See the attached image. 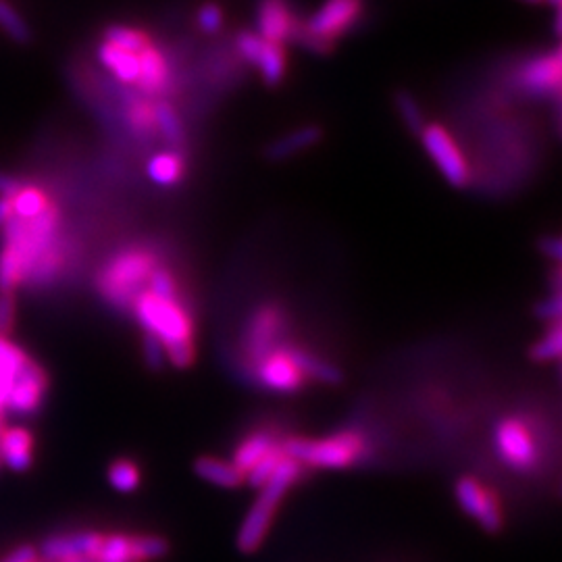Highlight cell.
Returning a JSON list of instances; mask_svg holds the SVG:
<instances>
[{"label": "cell", "mask_w": 562, "mask_h": 562, "mask_svg": "<svg viewBox=\"0 0 562 562\" xmlns=\"http://www.w3.org/2000/svg\"><path fill=\"white\" fill-rule=\"evenodd\" d=\"M560 342H562L560 321L550 323V329L546 331V334L533 344L531 359L535 363H554L560 356Z\"/></svg>", "instance_id": "obj_32"}, {"label": "cell", "mask_w": 562, "mask_h": 562, "mask_svg": "<svg viewBox=\"0 0 562 562\" xmlns=\"http://www.w3.org/2000/svg\"><path fill=\"white\" fill-rule=\"evenodd\" d=\"M223 21H225L223 9L217 3H204L196 13L198 30L204 32V34H209V36L217 34L223 28Z\"/></svg>", "instance_id": "obj_35"}, {"label": "cell", "mask_w": 562, "mask_h": 562, "mask_svg": "<svg viewBox=\"0 0 562 562\" xmlns=\"http://www.w3.org/2000/svg\"><path fill=\"white\" fill-rule=\"evenodd\" d=\"M13 217V202L11 198H0V229H3Z\"/></svg>", "instance_id": "obj_42"}, {"label": "cell", "mask_w": 562, "mask_h": 562, "mask_svg": "<svg viewBox=\"0 0 562 562\" xmlns=\"http://www.w3.org/2000/svg\"><path fill=\"white\" fill-rule=\"evenodd\" d=\"M560 75H562V59L560 50H552L548 55L535 57L519 71L521 88L538 98L558 96L560 92Z\"/></svg>", "instance_id": "obj_14"}, {"label": "cell", "mask_w": 562, "mask_h": 562, "mask_svg": "<svg viewBox=\"0 0 562 562\" xmlns=\"http://www.w3.org/2000/svg\"><path fill=\"white\" fill-rule=\"evenodd\" d=\"M132 311L148 336H155L167 352V363L186 369L194 363V319L180 294L159 296L142 290L132 302Z\"/></svg>", "instance_id": "obj_2"}, {"label": "cell", "mask_w": 562, "mask_h": 562, "mask_svg": "<svg viewBox=\"0 0 562 562\" xmlns=\"http://www.w3.org/2000/svg\"><path fill=\"white\" fill-rule=\"evenodd\" d=\"M523 3H527V5H542V3H546V0H523Z\"/></svg>", "instance_id": "obj_44"}, {"label": "cell", "mask_w": 562, "mask_h": 562, "mask_svg": "<svg viewBox=\"0 0 562 562\" xmlns=\"http://www.w3.org/2000/svg\"><path fill=\"white\" fill-rule=\"evenodd\" d=\"M546 3H550L554 9H560V0H546Z\"/></svg>", "instance_id": "obj_45"}, {"label": "cell", "mask_w": 562, "mask_h": 562, "mask_svg": "<svg viewBox=\"0 0 562 562\" xmlns=\"http://www.w3.org/2000/svg\"><path fill=\"white\" fill-rule=\"evenodd\" d=\"M109 483L121 494H132L140 488L142 473L134 461H127V458H119V461L111 463L109 471Z\"/></svg>", "instance_id": "obj_30"}, {"label": "cell", "mask_w": 562, "mask_h": 562, "mask_svg": "<svg viewBox=\"0 0 562 562\" xmlns=\"http://www.w3.org/2000/svg\"><path fill=\"white\" fill-rule=\"evenodd\" d=\"M281 450V442H277L267 431H252L238 444L234 452V465L244 473V477L257 467L261 461L273 452Z\"/></svg>", "instance_id": "obj_20"}, {"label": "cell", "mask_w": 562, "mask_h": 562, "mask_svg": "<svg viewBox=\"0 0 562 562\" xmlns=\"http://www.w3.org/2000/svg\"><path fill=\"white\" fill-rule=\"evenodd\" d=\"M194 473L202 481L217 485V488H223V490H236V488H240V485L246 483L244 473L234 463L221 461V458H217V456L196 458Z\"/></svg>", "instance_id": "obj_21"}, {"label": "cell", "mask_w": 562, "mask_h": 562, "mask_svg": "<svg viewBox=\"0 0 562 562\" xmlns=\"http://www.w3.org/2000/svg\"><path fill=\"white\" fill-rule=\"evenodd\" d=\"M323 138V130L319 125H304L300 130H294L286 136H281L267 148V157L273 161H284L300 152L317 146Z\"/></svg>", "instance_id": "obj_24"}, {"label": "cell", "mask_w": 562, "mask_h": 562, "mask_svg": "<svg viewBox=\"0 0 562 562\" xmlns=\"http://www.w3.org/2000/svg\"><path fill=\"white\" fill-rule=\"evenodd\" d=\"M290 352H292V361L296 363V367L302 371L306 379H315L319 383H327V386H336V383L342 381L340 367L321 359L319 354L302 346H290Z\"/></svg>", "instance_id": "obj_25"}, {"label": "cell", "mask_w": 562, "mask_h": 562, "mask_svg": "<svg viewBox=\"0 0 562 562\" xmlns=\"http://www.w3.org/2000/svg\"><path fill=\"white\" fill-rule=\"evenodd\" d=\"M140 61V75H138V90L142 94L155 96L161 94L169 84V65L161 50L155 44H148L138 53Z\"/></svg>", "instance_id": "obj_19"}, {"label": "cell", "mask_w": 562, "mask_h": 562, "mask_svg": "<svg viewBox=\"0 0 562 562\" xmlns=\"http://www.w3.org/2000/svg\"><path fill=\"white\" fill-rule=\"evenodd\" d=\"M102 538H105V535L96 533V531L59 533V535H53V538L44 540V544L40 548V556L48 562H57L67 556H90L96 560Z\"/></svg>", "instance_id": "obj_16"}, {"label": "cell", "mask_w": 562, "mask_h": 562, "mask_svg": "<svg viewBox=\"0 0 562 562\" xmlns=\"http://www.w3.org/2000/svg\"><path fill=\"white\" fill-rule=\"evenodd\" d=\"M542 250L546 252V257L558 261V259H560V240H558L556 236L544 238V240H542Z\"/></svg>", "instance_id": "obj_41"}, {"label": "cell", "mask_w": 562, "mask_h": 562, "mask_svg": "<svg viewBox=\"0 0 562 562\" xmlns=\"http://www.w3.org/2000/svg\"><path fill=\"white\" fill-rule=\"evenodd\" d=\"M535 315L546 321L548 325L560 321V294L554 292L550 298L538 302V306H535Z\"/></svg>", "instance_id": "obj_38"}, {"label": "cell", "mask_w": 562, "mask_h": 562, "mask_svg": "<svg viewBox=\"0 0 562 562\" xmlns=\"http://www.w3.org/2000/svg\"><path fill=\"white\" fill-rule=\"evenodd\" d=\"M281 452L302 467L346 469L367 458L369 442L361 431L344 429L323 438H288L281 442Z\"/></svg>", "instance_id": "obj_4"}, {"label": "cell", "mask_w": 562, "mask_h": 562, "mask_svg": "<svg viewBox=\"0 0 562 562\" xmlns=\"http://www.w3.org/2000/svg\"><path fill=\"white\" fill-rule=\"evenodd\" d=\"M98 61L109 73H113L115 80H119L121 84H127V86L138 84L140 61H138L136 53H127V50H121V48H115L111 44L102 42L98 46Z\"/></svg>", "instance_id": "obj_23"}, {"label": "cell", "mask_w": 562, "mask_h": 562, "mask_svg": "<svg viewBox=\"0 0 562 562\" xmlns=\"http://www.w3.org/2000/svg\"><path fill=\"white\" fill-rule=\"evenodd\" d=\"M0 465H3V463H0Z\"/></svg>", "instance_id": "obj_46"}, {"label": "cell", "mask_w": 562, "mask_h": 562, "mask_svg": "<svg viewBox=\"0 0 562 562\" xmlns=\"http://www.w3.org/2000/svg\"><path fill=\"white\" fill-rule=\"evenodd\" d=\"M169 554V542L161 535H105L96 562H152Z\"/></svg>", "instance_id": "obj_11"}, {"label": "cell", "mask_w": 562, "mask_h": 562, "mask_svg": "<svg viewBox=\"0 0 562 562\" xmlns=\"http://www.w3.org/2000/svg\"><path fill=\"white\" fill-rule=\"evenodd\" d=\"M30 356L23 352L15 342L9 340V336H0V433L7 427L5 423V404L9 398V392L15 383V377L19 375L21 367L28 363Z\"/></svg>", "instance_id": "obj_18"}, {"label": "cell", "mask_w": 562, "mask_h": 562, "mask_svg": "<svg viewBox=\"0 0 562 562\" xmlns=\"http://www.w3.org/2000/svg\"><path fill=\"white\" fill-rule=\"evenodd\" d=\"M286 331V315L275 304H265L248 317L244 329V356L248 365L257 363L265 354L281 346Z\"/></svg>", "instance_id": "obj_9"}, {"label": "cell", "mask_w": 562, "mask_h": 562, "mask_svg": "<svg viewBox=\"0 0 562 562\" xmlns=\"http://www.w3.org/2000/svg\"><path fill=\"white\" fill-rule=\"evenodd\" d=\"M21 188L23 184L17 180V177L0 173V198H13Z\"/></svg>", "instance_id": "obj_40"}, {"label": "cell", "mask_w": 562, "mask_h": 562, "mask_svg": "<svg viewBox=\"0 0 562 562\" xmlns=\"http://www.w3.org/2000/svg\"><path fill=\"white\" fill-rule=\"evenodd\" d=\"M152 119H155V130L167 140L171 146L184 144V127L180 115L169 105V102H157L152 105Z\"/></svg>", "instance_id": "obj_28"}, {"label": "cell", "mask_w": 562, "mask_h": 562, "mask_svg": "<svg viewBox=\"0 0 562 562\" xmlns=\"http://www.w3.org/2000/svg\"><path fill=\"white\" fill-rule=\"evenodd\" d=\"M296 15L288 0H259L257 5V34L265 42L284 44L294 40L298 30Z\"/></svg>", "instance_id": "obj_15"}, {"label": "cell", "mask_w": 562, "mask_h": 562, "mask_svg": "<svg viewBox=\"0 0 562 562\" xmlns=\"http://www.w3.org/2000/svg\"><path fill=\"white\" fill-rule=\"evenodd\" d=\"M142 350H144V361L150 369H163L167 363V352L165 346L155 338V336H148L144 334V342H142Z\"/></svg>", "instance_id": "obj_36"}, {"label": "cell", "mask_w": 562, "mask_h": 562, "mask_svg": "<svg viewBox=\"0 0 562 562\" xmlns=\"http://www.w3.org/2000/svg\"><path fill=\"white\" fill-rule=\"evenodd\" d=\"M494 446L500 461L515 471H531L540 461V448L529 425L517 417H506L494 427Z\"/></svg>", "instance_id": "obj_8"}, {"label": "cell", "mask_w": 562, "mask_h": 562, "mask_svg": "<svg viewBox=\"0 0 562 562\" xmlns=\"http://www.w3.org/2000/svg\"><path fill=\"white\" fill-rule=\"evenodd\" d=\"M0 463L15 473H25L34 463V436L28 427H5L0 433Z\"/></svg>", "instance_id": "obj_17"}, {"label": "cell", "mask_w": 562, "mask_h": 562, "mask_svg": "<svg viewBox=\"0 0 562 562\" xmlns=\"http://www.w3.org/2000/svg\"><path fill=\"white\" fill-rule=\"evenodd\" d=\"M421 144L433 165L438 167L440 175L452 188H467L471 182V167L458 148L454 136L440 123H427L421 134Z\"/></svg>", "instance_id": "obj_7"}, {"label": "cell", "mask_w": 562, "mask_h": 562, "mask_svg": "<svg viewBox=\"0 0 562 562\" xmlns=\"http://www.w3.org/2000/svg\"><path fill=\"white\" fill-rule=\"evenodd\" d=\"M250 373L261 388L277 394L298 392L306 381L302 371L292 361L290 346L284 344L265 354L257 363H252Z\"/></svg>", "instance_id": "obj_12"}, {"label": "cell", "mask_w": 562, "mask_h": 562, "mask_svg": "<svg viewBox=\"0 0 562 562\" xmlns=\"http://www.w3.org/2000/svg\"><path fill=\"white\" fill-rule=\"evenodd\" d=\"M0 30L19 44H25L32 38L30 25L25 23V19L17 13L11 3H7V0H0Z\"/></svg>", "instance_id": "obj_31"}, {"label": "cell", "mask_w": 562, "mask_h": 562, "mask_svg": "<svg viewBox=\"0 0 562 562\" xmlns=\"http://www.w3.org/2000/svg\"><path fill=\"white\" fill-rule=\"evenodd\" d=\"M157 267V257L150 250L123 248L102 267L96 286L117 309H132V302L146 290L148 279Z\"/></svg>", "instance_id": "obj_5"}, {"label": "cell", "mask_w": 562, "mask_h": 562, "mask_svg": "<svg viewBox=\"0 0 562 562\" xmlns=\"http://www.w3.org/2000/svg\"><path fill=\"white\" fill-rule=\"evenodd\" d=\"M102 42L111 44L115 48H121V50H127V53H136V55L148 44H152L150 38L146 36V32H142L138 28H127V25H109L105 34H102Z\"/></svg>", "instance_id": "obj_29"}, {"label": "cell", "mask_w": 562, "mask_h": 562, "mask_svg": "<svg viewBox=\"0 0 562 562\" xmlns=\"http://www.w3.org/2000/svg\"><path fill=\"white\" fill-rule=\"evenodd\" d=\"M259 69L261 78L267 86L275 88L286 78V69H288V55L284 44H273V42H265L261 59L254 65Z\"/></svg>", "instance_id": "obj_26"}, {"label": "cell", "mask_w": 562, "mask_h": 562, "mask_svg": "<svg viewBox=\"0 0 562 562\" xmlns=\"http://www.w3.org/2000/svg\"><path fill=\"white\" fill-rule=\"evenodd\" d=\"M302 471H304V467L300 463L292 461V458H288V456L281 458V463L277 465L275 473L259 490L257 500L252 502L246 519L240 525L236 546L242 554H252L263 546L281 500L286 498L288 490L300 479Z\"/></svg>", "instance_id": "obj_3"}, {"label": "cell", "mask_w": 562, "mask_h": 562, "mask_svg": "<svg viewBox=\"0 0 562 562\" xmlns=\"http://www.w3.org/2000/svg\"><path fill=\"white\" fill-rule=\"evenodd\" d=\"M40 558L38 550L32 546H19L13 552H9L0 562H36Z\"/></svg>", "instance_id": "obj_39"}, {"label": "cell", "mask_w": 562, "mask_h": 562, "mask_svg": "<svg viewBox=\"0 0 562 562\" xmlns=\"http://www.w3.org/2000/svg\"><path fill=\"white\" fill-rule=\"evenodd\" d=\"M454 496L463 513L469 515L483 531L498 533L504 527V513L498 496L475 477H461L454 483Z\"/></svg>", "instance_id": "obj_10"}, {"label": "cell", "mask_w": 562, "mask_h": 562, "mask_svg": "<svg viewBox=\"0 0 562 562\" xmlns=\"http://www.w3.org/2000/svg\"><path fill=\"white\" fill-rule=\"evenodd\" d=\"M394 100H396V109H398V113H400L402 121L406 123L408 130L415 132V134H421V130L427 125V121H425L423 109L417 102V98L413 94H408V92H398Z\"/></svg>", "instance_id": "obj_33"}, {"label": "cell", "mask_w": 562, "mask_h": 562, "mask_svg": "<svg viewBox=\"0 0 562 562\" xmlns=\"http://www.w3.org/2000/svg\"><path fill=\"white\" fill-rule=\"evenodd\" d=\"M57 562H96V560L90 558V556H67V558L57 560Z\"/></svg>", "instance_id": "obj_43"}, {"label": "cell", "mask_w": 562, "mask_h": 562, "mask_svg": "<svg viewBox=\"0 0 562 562\" xmlns=\"http://www.w3.org/2000/svg\"><path fill=\"white\" fill-rule=\"evenodd\" d=\"M46 392H48L46 371L34 359H28V363L21 367L19 375L15 377V383L5 404V415H13V417L36 415L44 404Z\"/></svg>", "instance_id": "obj_13"}, {"label": "cell", "mask_w": 562, "mask_h": 562, "mask_svg": "<svg viewBox=\"0 0 562 562\" xmlns=\"http://www.w3.org/2000/svg\"><path fill=\"white\" fill-rule=\"evenodd\" d=\"M15 323V294L0 292V336H9Z\"/></svg>", "instance_id": "obj_37"}, {"label": "cell", "mask_w": 562, "mask_h": 562, "mask_svg": "<svg viewBox=\"0 0 562 562\" xmlns=\"http://www.w3.org/2000/svg\"><path fill=\"white\" fill-rule=\"evenodd\" d=\"M263 46H265V40H263L257 32L242 30V32L236 36V48H238L240 57H242L246 63H250L252 67L257 65V61L261 59Z\"/></svg>", "instance_id": "obj_34"}, {"label": "cell", "mask_w": 562, "mask_h": 562, "mask_svg": "<svg viewBox=\"0 0 562 562\" xmlns=\"http://www.w3.org/2000/svg\"><path fill=\"white\" fill-rule=\"evenodd\" d=\"M365 13V0H323V5L298 25L294 40L311 53L327 55L334 44L346 36Z\"/></svg>", "instance_id": "obj_6"}, {"label": "cell", "mask_w": 562, "mask_h": 562, "mask_svg": "<svg viewBox=\"0 0 562 562\" xmlns=\"http://www.w3.org/2000/svg\"><path fill=\"white\" fill-rule=\"evenodd\" d=\"M11 202H13V217H19V219H34V217L42 215L50 204H53L50 196L36 186H23L11 198Z\"/></svg>", "instance_id": "obj_27"}, {"label": "cell", "mask_w": 562, "mask_h": 562, "mask_svg": "<svg viewBox=\"0 0 562 562\" xmlns=\"http://www.w3.org/2000/svg\"><path fill=\"white\" fill-rule=\"evenodd\" d=\"M184 173H186V161L177 150L155 152L146 165L148 180L161 188H171L175 184H180L184 180Z\"/></svg>", "instance_id": "obj_22"}, {"label": "cell", "mask_w": 562, "mask_h": 562, "mask_svg": "<svg viewBox=\"0 0 562 562\" xmlns=\"http://www.w3.org/2000/svg\"><path fill=\"white\" fill-rule=\"evenodd\" d=\"M3 232V246L9 248L21 263V284L46 288L61 275L65 267V250L61 238V213L55 202L34 219L11 217Z\"/></svg>", "instance_id": "obj_1"}]
</instances>
